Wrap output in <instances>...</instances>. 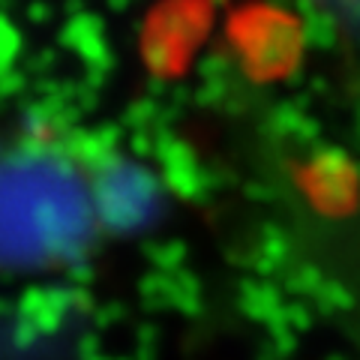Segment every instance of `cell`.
Returning a JSON list of instances; mask_svg holds the SVG:
<instances>
[{"instance_id":"obj_1","label":"cell","mask_w":360,"mask_h":360,"mask_svg":"<svg viewBox=\"0 0 360 360\" xmlns=\"http://www.w3.org/2000/svg\"><path fill=\"white\" fill-rule=\"evenodd\" d=\"M117 150L66 120L0 127V274H58L115 240L105 180Z\"/></svg>"}]
</instances>
